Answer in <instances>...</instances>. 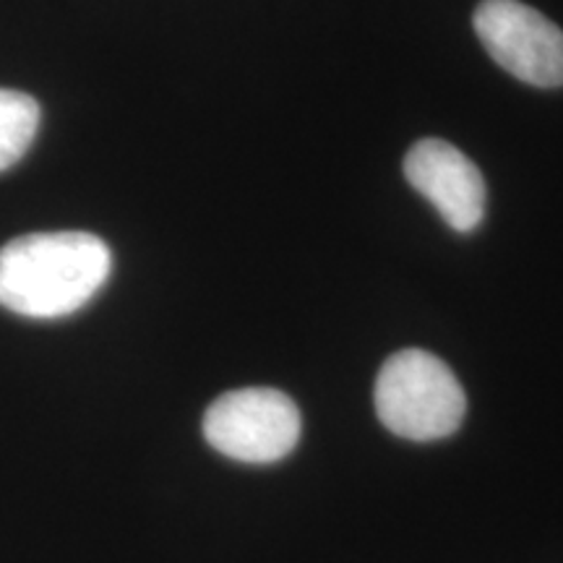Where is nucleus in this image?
<instances>
[{"mask_svg":"<svg viewBox=\"0 0 563 563\" xmlns=\"http://www.w3.org/2000/svg\"><path fill=\"white\" fill-rule=\"evenodd\" d=\"M405 175L454 232H473L485 217L488 188L467 154L443 139H422L407 152Z\"/></svg>","mask_w":563,"mask_h":563,"instance_id":"5","label":"nucleus"},{"mask_svg":"<svg viewBox=\"0 0 563 563\" xmlns=\"http://www.w3.org/2000/svg\"><path fill=\"white\" fill-rule=\"evenodd\" d=\"M376 412L402 439L435 441L462 426L467 397L446 363L426 350H402L378 373Z\"/></svg>","mask_w":563,"mask_h":563,"instance_id":"2","label":"nucleus"},{"mask_svg":"<svg viewBox=\"0 0 563 563\" xmlns=\"http://www.w3.org/2000/svg\"><path fill=\"white\" fill-rule=\"evenodd\" d=\"M209 446L249 464L287 456L300 439V410L277 389H238L214 399L203 415Z\"/></svg>","mask_w":563,"mask_h":563,"instance_id":"3","label":"nucleus"},{"mask_svg":"<svg viewBox=\"0 0 563 563\" xmlns=\"http://www.w3.org/2000/svg\"><path fill=\"white\" fill-rule=\"evenodd\" d=\"M112 253L91 232H32L0 249V306L26 319L76 313L108 282Z\"/></svg>","mask_w":563,"mask_h":563,"instance_id":"1","label":"nucleus"},{"mask_svg":"<svg viewBox=\"0 0 563 563\" xmlns=\"http://www.w3.org/2000/svg\"><path fill=\"white\" fill-rule=\"evenodd\" d=\"M40 104L32 95L0 89V173L24 157L40 129Z\"/></svg>","mask_w":563,"mask_h":563,"instance_id":"6","label":"nucleus"},{"mask_svg":"<svg viewBox=\"0 0 563 563\" xmlns=\"http://www.w3.org/2000/svg\"><path fill=\"white\" fill-rule=\"evenodd\" d=\"M473 26L490 58L538 89L563 87V32L522 0H483Z\"/></svg>","mask_w":563,"mask_h":563,"instance_id":"4","label":"nucleus"}]
</instances>
